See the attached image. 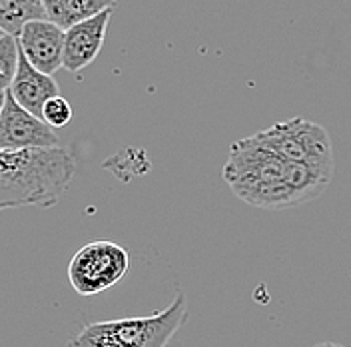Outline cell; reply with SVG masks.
I'll return each instance as SVG.
<instances>
[{
	"label": "cell",
	"instance_id": "12",
	"mask_svg": "<svg viewBox=\"0 0 351 347\" xmlns=\"http://www.w3.org/2000/svg\"><path fill=\"white\" fill-rule=\"evenodd\" d=\"M21 60V43L16 36L6 34L0 40V94H6L16 76Z\"/></svg>",
	"mask_w": 351,
	"mask_h": 347
},
{
	"label": "cell",
	"instance_id": "14",
	"mask_svg": "<svg viewBox=\"0 0 351 347\" xmlns=\"http://www.w3.org/2000/svg\"><path fill=\"white\" fill-rule=\"evenodd\" d=\"M315 347H346V346H341V344H337V342H322V344H317Z\"/></svg>",
	"mask_w": 351,
	"mask_h": 347
},
{
	"label": "cell",
	"instance_id": "15",
	"mask_svg": "<svg viewBox=\"0 0 351 347\" xmlns=\"http://www.w3.org/2000/svg\"><path fill=\"white\" fill-rule=\"evenodd\" d=\"M4 104H6V94H0V114L4 110Z\"/></svg>",
	"mask_w": 351,
	"mask_h": 347
},
{
	"label": "cell",
	"instance_id": "6",
	"mask_svg": "<svg viewBox=\"0 0 351 347\" xmlns=\"http://www.w3.org/2000/svg\"><path fill=\"white\" fill-rule=\"evenodd\" d=\"M60 148V138L43 118L24 110L6 92V104L0 114V150L2 152H28Z\"/></svg>",
	"mask_w": 351,
	"mask_h": 347
},
{
	"label": "cell",
	"instance_id": "10",
	"mask_svg": "<svg viewBox=\"0 0 351 347\" xmlns=\"http://www.w3.org/2000/svg\"><path fill=\"white\" fill-rule=\"evenodd\" d=\"M116 0H43L44 16L62 30L114 8Z\"/></svg>",
	"mask_w": 351,
	"mask_h": 347
},
{
	"label": "cell",
	"instance_id": "1",
	"mask_svg": "<svg viewBox=\"0 0 351 347\" xmlns=\"http://www.w3.org/2000/svg\"><path fill=\"white\" fill-rule=\"evenodd\" d=\"M333 174L284 158L263 146L256 136L230 146L223 180L241 202L262 210H289L328 190Z\"/></svg>",
	"mask_w": 351,
	"mask_h": 347
},
{
	"label": "cell",
	"instance_id": "4",
	"mask_svg": "<svg viewBox=\"0 0 351 347\" xmlns=\"http://www.w3.org/2000/svg\"><path fill=\"white\" fill-rule=\"evenodd\" d=\"M263 146L319 172H335L333 144L328 130L307 118H291L254 134Z\"/></svg>",
	"mask_w": 351,
	"mask_h": 347
},
{
	"label": "cell",
	"instance_id": "3",
	"mask_svg": "<svg viewBox=\"0 0 351 347\" xmlns=\"http://www.w3.org/2000/svg\"><path fill=\"white\" fill-rule=\"evenodd\" d=\"M190 315L188 298L178 289L166 309L144 315L98 322L82 327L66 347H182L180 331Z\"/></svg>",
	"mask_w": 351,
	"mask_h": 347
},
{
	"label": "cell",
	"instance_id": "17",
	"mask_svg": "<svg viewBox=\"0 0 351 347\" xmlns=\"http://www.w3.org/2000/svg\"><path fill=\"white\" fill-rule=\"evenodd\" d=\"M4 36H6V32H4V30H2V28H0V40H2V38H4Z\"/></svg>",
	"mask_w": 351,
	"mask_h": 347
},
{
	"label": "cell",
	"instance_id": "2",
	"mask_svg": "<svg viewBox=\"0 0 351 347\" xmlns=\"http://www.w3.org/2000/svg\"><path fill=\"white\" fill-rule=\"evenodd\" d=\"M76 174V160L64 148L2 152L0 212L14 208H52Z\"/></svg>",
	"mask_w": 351,
	"mask_h": 347
},
{
	"label": "cell",
	"instance_id": "13",
	"mask_svg": "<svg viewBox=\"0 0 351 347\" xmlns=\"http://www.w3.org/2000/svg\"><path fill=\"white\" fill-rule=\"evenodd\" d=\"M43 120L50 128H62L66 124H70L72 120V106L68 104V100L62 96H56L52 100H48L44 104Z\"/></svg>",
	"mask_w": 351,
	"mask_h": 347
},
{
	"label": "cell",
	"instance_id": "16",
	"mask_svg": "<svg viewBox=\"0 0 351 347\" xmlns=\"http://www.w3.org/2000/svg\"><path fill=\"white\" fill-rule=\"evenodd\" d=\"M32 4H36V6H43V0H30Z\"/></svg>",
	"mask_w": 351,
	"mask_h": 347
},
{
	"label": "cell",
	"instance_id": "8",
	"mask_svg": "<svg viewBox=\"0 0 351 347\" xmlns=\"http://www.w3.org/2000/svg\"><path fill=\"white\" fill-rule=\"evenodd\" d=\"M112 12L114 8H108L98 16L78 22L66 30L64 68L68 72H80L96 60L104 46Z\"/></svg>",
	"mask_w": 351,
	"mask_h": 347
},
{
	"label": "cell",
	"instance_id": "5",
	"mask_svg": "<svg viewBox=\"0 0 351 347\" xmlns=\"http://www.w3.org/2000/svg\"><path fill=\"white\" fill-rule=\"evenodd\" d=\"M130 267L128 252L114 241H90L68 263V280L76 294L96 296L120 282Z\"/></svg>",
	"mask_w": 351,
	"mask_h": 347
},
{
	"label": "cell",
	"instance_id": "7",
	"mask_svg": "<svg viewBox=\"0 0 351 347\" xmlns=\"http://www.w3.org/2000/svg\"><path fill=\"white\" fill-rule=\"evenodd\" d=\"M66 30L48 19H34L22 28L19 43L28 62L43 74L52 76L64 66Z\"/></svg>",
	"mask_w": 351,
	"mask_h": 347
},
{
	"label": "cell",
	"instance_id": "11",
	"mask_svg": "<svg viewBox=\"0 0 351 347\" xmlns=\"http://www.w3.org/2000/svg\"><path fill=\"white\" fill-rule=\"evenodd\" d=\"M34 19H46L43 6L30 0H0V28L10 36H21L24 24Z\"/></svg>",
	"mask_w": 351,
	"mask_h": 347
},
{
	"label": "cell",
	"instance_id": "9",
	"mask_svg": "<svg viewBox=\"0 0 351 347\" xmlns=\"http://www.w3.org/2000/svg\"><path fill=\"white\" fill-rule=\"evenodd\" d=\"M8 92L14 96V100L21 104L22 108L28 110L36 118H43L44 104L48 100L60 96L58 82L52 76L36 70L34 66L28 62V58L24 56L22 50L21 60H19V70H16L14 82H12Z\"/></svg>",
	"mask_w": 351,
	"mask_h": 347
}]
</instances>
